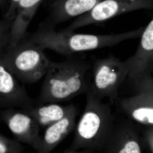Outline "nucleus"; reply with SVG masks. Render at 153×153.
I'll return each mask as SVG.
<instances>
[{
	"label": "nucleus",
	"instance_id": "nucleus-1",
	"mask_svg": "<svg viewBox=\"0 0 153 153\" xmlns=\"http://www.w3.org/2000/svg\"><path fill=\"white\" fill-rule=\"evenodd\" d=\"M144 27L126 33L112 35H96L61 31L41 23L33 33H27L24 38L61 55L70 56L76 52L90 51L115 46L120 42L140 37Z\"/></svg>",
	"mask_w": 153,
	"mask_h": 153
},
{
	"label": "nucleus",
	"instance_id": "nucleus-2",
	"mask_svg": "<svg viewBox=\"0 0 153 153\" xmlns=\"http://www.w3.org/2000/svg\"><path fill=\"white\" fill-rule=\"evenodd\" d=\"M91 66L87 60L76 57L51 61L36 101L37 105L67 101L86 93L89 88L87 74Z\"/></svg>",
	"mask_w": 153,
	"mask_h": 153
},
{
	"label": "nucleus",
	"instance_id": "nucleus-3",
	"mask_svg": "<svg viewBox=\"0 0 153 153\" xmlns=\"http://www.w3.org/2000/svg\"><path fill=\"white\" fill-rule=\"evenodd\" d=\"M86 106L76 126L74 140L66 152L91 149L100 153L114 121L110 103H105L89 91Z\"/></svg>",
	"mask_w": 153,
	"mask_h": 153
},
{
	"label": "nucleus",
	"instance_id": "nucleus-4",
	"mask_svg": "<svg viewBox=\"0 0 153 153\" xmlns=\"http://www.w3.org/2000/svg\"><path fill=\"white\" fill-rule=\"evenodd\" d=\"M41 46L23 38L2 49L4 63L19 81L33 83L45 76L51 61Z\"/></svg>",
	"mask_w": 153,
	"mask_h": 153
},
{
	"label": "nucleus",
	"instance_id": "nucleus-5",
	"mask_svg": "<svg viewBox=\"0 0 153 153\" xmlns=\"http://www.w3.org/2000/svg\"><path fill=\"white\" fill-rule=\"evenodd\" d=\"M92 79L88 91L102 100L108 98L114 105L119 97V91L128 75L126 60L120 61L113 55L96 59L91 63Z\"/></svg>",
	"mask_w": 153,
	"mask_h": 153
},
{
	"label": "nucleus",
	"instance_id": "nucleus-6",
	"mask_svg": "<svg viewBox=\"0 0 153 153\" xmlns=\"http://www.w3.org/2000/svg\"><path fill=\"white\" fill-rule=\"evenodd\" d=\"M129 81L133 85L134 93L131 96L118 98L114 104L139 128L153 127L152 74Z\"/></svg>",
	"mask_w": 153,
	"mask_h": 153
},
{
	"label": "nucleus",
	"instance_id": "nucleus-7",
	"mask_svg": "<svg viewBox=\"0 0 153 153\" xmlns=\"http://www.w3.org/2000/svg\"><path fill=\"white\" fill-rule=\"evenodd\" d=\"M153 8V0H102L91 10L77 17L62 30L74 32L78 28L104 22L121 14Z\"/></svg>",
	"mask_w": 153,
	"mask_h": 153
},
{
	"label": "nucleus",
	"instance_id": "nucleus-8",
	"mask_svg": "<svg viewBox=\"0 0 153 153\" xmlns=\"http://www.w3.org/2000/svg\"><path fill=\"white\" fill-rule=\"evenodd\" d=\"M141 135L135 123L125 116H115L104 147L100 153H143Z\"/></svg>",
	"mask_w": 153,
	"mask_h": 153
},
{
	"label": "nucleus",
	"instance_id": "nucleus-9",
	"mask_svg": "<svg viewBox=\"0 0 153 153\" xmlns=\"http://www.w3.org/2000/svg\"><path fill=\"white\" fill-rule=\"evenodd\" d=\"M3 49L0 50V100L10 107L24 110L30 109L35 106V102L6 66Z\"/></svg>",
	"mask_w": 153,
	"mask_h": 153
},
{
	"label": "nucleus",
	"instance_id": "nucleus-10",
	"mask_svg": "<svg viewBox=\"0 0 153 153\" xmlns=\"http://www.w3.org/2000/svg\"><path fill=\"white\" fill-rule=\"evenodd\" d=\"M140 41L134 55L127 59L128 80L152 74L153 69V19L144 28Z\"/></svg>",
	"mask_w": 153,
	"mask_h": 153
},
{
	"label": "nucleus",
	"instance_id": "nucleus-11",
	"mask_svg": "<svg viewBox=\"0 0 153 153\" xmlns=\"http://www.w3.org/2000/svg\"><path fill=\"white\" fill-rule=\"evenodd\" d=\"M9 129L16 139L29 145L36 151L41 141L40 126L36 121L22 109L11 108L4 114Z\"/></svg>",
	"mask_w": 153,
	"mask_h": 153
},
{
	"label": "nucleus",
	"instance_id": "nucleus-12",
	"mask_svg": "<svg viewBox=\"0 0 153 153\" xmlns=\"http://www.w3.org/2000/svg\"><path fill=\"white\" fill-rule=\"evenodd\" d=\"M102 0H50L49 15L42 23L55 29L60 23L82 16Z\"/></svg>",
	"mask_w": 153,
	"mask_h": 153
},
{
	"label": "nucleus",
	"instance_id": "nucleus-13",
	"mask_svg": "<svg viewBox=\"0 0 153 153\" xmlns=\"http://www.w3.org/2000/svg\"><path fill=\"white\" fill-rule=\"evenodd\" d=\"M78 111L76 107L60 120L46 127L36 152L50 153L73 129Z\"/></svg>",
	"mask_w": 153,
	"mask_h": 153
},
{
	"label": "nucleus",
	"instance_id": "nucleus-14",
	"mask_svg": "<svg viewBox=\"0 0 153 153\" xmlns=\"http://www.w3.org/2000/svg\"><path fill=\"white\" fill-rule=\"evenodd\" d=\"M43 0H20L12 24L10 44H16L24 38L30 22Z\"/></svg>",
	"mask_w": 153,
	"mask_h": 153
},
{
	"label": "nucleus",
	"instance_id": "nucleus-15",
	"mask_svg": "<svg viewBox=\"0 0 153 153\" xmlns=\"http://www.w3.org/2000/svg\"><path fill=\"white\" fill-rule=\"evenodd\" d=\"M75 107L73 104L63 106L56 103H48L23 110L31 116L40 127H47L65 117Z\"/></svg>",
	"mask_w": 153,
	"mask_h": 153
},
{
	"label": "nucleus",
	"instance_id": "nucleus-16",
	"mask_svg": "<svg viewBox=\"0 0 153 153\" xmlns=\"http://www.w3.org/2000/svg\"><path fill=\"white\" fill-rule=\"evenodd\" d=\"M0 153H24V148L16 140L0 137Z\"/></svg>",
	"mask_w": 153,
	"mask_h": 153
},
{
	"label": "nucleus",
	"instance_id": "nucleus-17",
	"mask_svg": "<svg viewBox=\"0 0 153 153\" xmlns=\"http://www.w3.org/2000/svg\"><path fill=\"white\" fill-rule=\"evenodd\" d=\"M13 21L4 18L0 20V50L10 44Z\"/></svg>",
	"mask_w": 153,
	"mask_h": 153
},
{
	"label": "nucleus",
	"instance_id": "nucleus-18",
	"mask_svg": "<svg viewBox=\"0 0 153 153\" xmlns=\"http://www.w3.org/2000/svg\"><path fill=\"white\" fill-rule=\"evenodd\" d=\"M139 129H142L140 132L143 147L147 149L150 153H153V127Z\"/></svg>",
	"mask_w": 153,
	"mask_h": 153
},
{
	"label": "nucleus",
	"instance_id": "nucleus-19",
	"mask_svg": "<svg viewBox=\"0 0 153 153\" xmlns=\"http://www.w3.org/2000/svg\"><path fill=\"white\" fill-rule=\"evenodd\" d=\"M20 1V0H9V7L4 14V18L13 22L16 17Z\"/></svg>",
	"mask_w": 153,
	"mask_h": 153
},
{
	"label": "nucleus",
	"instance_id": "nucleus-20",
	"mask_svg": "<svg viewBox=\"0 0 153 153\" xmlns=\"http://www.w3.org/2000/svg\"><path fill=\"white\" fill-rule=\"evenodd\" d=\"M64 153H99L91 149H82L75 152H66Z\"/></svg>",
	"mask_w": 153,
	"mask_h": 153
},
{
	"label": "nucleus",
	"instance_id": "nucleus-21",
	"mask_svg": "<svg viewBox=\"0 0 153 153\" xmlns=\"http://www.w3.org/2000/svg\"><path fill=\"white\" fill-rule=\"evenodd\" d=\"M6 0H0V6L2 5L5 2Z\"/></svg>",
	"mask_w": 153,
	"mask_h": 153
},
{
	"label": "nucleus",
	"instance_id": "nucleus-22",
	"mask_svg": "<svg viewBox=\"0 0 153 153\" xmlns=\"http://www.w3.org/2000/svg\"><path fill=\"white\" fill-rule=\"evenodd\" d=\"M49 1H50V0H49Z\"/></svg>",
	"mask_w": 153,
	"mask_h": 153
}]
</instances>
